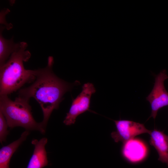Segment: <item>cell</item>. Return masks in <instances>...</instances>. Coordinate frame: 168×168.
Here are the masks:
<instances>
[{"label": "cell", "mask_w": 168, "mask_h": 168, "mask_svg": "<svg viewBox=\"0 0 168 168\" xmlns=\"http://www.w3.org/2000/svg\"><path fill=\"white\" fill-rule=\"evenodd\" d=\"M8 127V126L6 119L2 113L0 111V142L2 143L3 142L6 141L7 136L9 133Z\"/></svg>", "instance_id": "7c38bea8"}, {"label": "cell", "mask_w": 168, "mask_h": 168, "mask_svg": "<svg viewBox=\"0 0 168 168\" xmlns=\"http://www.w3.org/2000/svg\"><path fill=\"white\" fill-rule=\"evenodd\" d=\"M116 130L111 134L112 138L116 142L123 143L145 133L150 134L151 131L147 129L143 124L127 120H114Z\"/></svg>", "instance_id": "52a82bcc"}, {"label": "cell", "mask_w": 168, "mask_h": 168, "mask_svg": "<svg viewBox=\"0 0 168 168\" xmlns=\"http://www.w3.org/2000/svg\"><path fill=\"white\" fill-rule=\"evenodd\" d=\"M29 134V131H25L22 133L19 139L1 148L0 168H9V163L12 155L21 144L26 140Z\"/></svg>", "instance_id": "30bf717a"}, {"label": "cell", "mask_w": 168, "mask_h": 168, "mask_svg": "<svg viewBox=\"0 0 168 168\" xmlns=\"http://www.w3.org/2000/svg\"><path fill=\"white\" fill-rule=\"evenodd\" d=\"M168 78L165 70H163L156 75L154 87L146 98L150 103L151 109V117L155 119L158 111L168 105V92L164 85L165 81Z\"/></svg>", "instance_id": "5b68a950"}, {"label": "cell", "mask_w": 168, "mask_h": 168, "mask_svg": "<svg viewBox=\"0 0 168 168\" xmlns=\"http://www.w3.org/2000/svg\"><path fill=\"white\" fill-rule=\"evenodd\" d=\"M48 142L46 138L39 140L34 139L31 143L34 146L33 154L26 168H43L48 165L45 146Z\"/></svg>", "instance_id": "ba28073f"}, {"label": "cell", "mask_w": 168, "mask_h": 168, "mask_svg": "<svg viewBox=\"0 0 168 168\" xmlns=\"http://www.w3.org/2000/svg\"><path fill=\"white\" fill-rule=\"evenodd\" d=\"M4 28L0 29V66L4 64L8 59L14 51L17 43H14L13 39L7 40L2 35V32Z\"/></svg>", "instance_id": "8fae6325"}, {"label": "cell", "mask_w": 168, "mask_h": 168, "mask_svg": "<svg viewBox=\"0 0 168 168\" xmlns=\"http://www.w3.org/2000/svg\"><path fill=\"white\" fill-rule=\"evenodd\" d=\"M96 91L92 83L87 82L83 85L81 92L72 100L63 121L65 124L70 125L74 124L78 116L90 110L91 98Z\"/></svg>", "instance_id": "277c9868"}, {"label": "cell", "mask_w": 168, "mask_h": 168, "mask_svg": "<svg viewBox=\"0 0 168 168\" xmlns=\"http://www.w3.org/2000/svg\"><path fill=\"white\" fill-rule=\"evenodd\" d=\"M29 101L18 96L13 100L7 95L0 96V111L11 128L21 127L26 130H37L44 134L46 130L40 122H37L33 118Z\"/></svg>", "instance_id": "3957f363"}, {"label": "cell", "mask_w": 168, "mask_h": 168, "mask_svg": "<svg viewBox=\"0 0 168 168\" xmlns=\"http://www.w3.org/2000/svg\"><path fill=\"white\" fill-rule=\"evenodd\" d=\"M27 47L25 42L17 43L8 59L0 66V96H8L35 80L36 69H26L24 66V62L31 56L30 52L26 50Z\"/></svg>", "instance_id": "7a4b0ae2"}, {"label": "cell", "mask_w": 168, "mask_h": 168, "mask_svg": "<svg viewBox=\"0 0 168 168\" xmlns=\"http://www.w3.org/2000/svg\"><path fill=\"white\" fill-rule=\"evenodd\" d=\"M121 153L122 157L127 162L138 164L144 162L148 157L149 149L143 140L133 138L123 143Z\"/></svg>", "instance_id": "8992f818"}, {"label": "cell", "mask_w": 168, "mask_h": 168, "mask_svg": "<svg viewBox=\"0 0 168 168\" xmlns=\"http://www.w3.org/2000/svg\"><path fill=\"white\" fill-rule=\"evenodd\" d=\"M149 143L158 152V160L168 166V135L163 131L155 129L151 131Z\"/></svg>", "instance_id": "9c48e42d"}, {"label": "cell", "mask_w": 168, "mask_h": 168, "mask_svg": "<svg viewBox=\"0 0 168 168\" xmlns=\"http://www.w3.org/2000/svg\"><path fill=\"white\" fill-rule=\"evenodd\" d=\"M53 57L49 56L47 66L36 69L35 80L28 87L18 91V96L30 100L34 98L39 104L43 114L41 123L46 130L53 111L58 109L63 100V96L71 90L75 84L68 83L59 78L53 70Z\"/></svg>", "instance_id": "6da1fadb"}]
</instances>
